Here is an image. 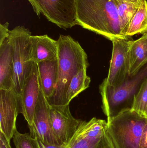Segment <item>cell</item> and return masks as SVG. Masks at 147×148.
I'll list each match as a JSON object with an SVG mask.
<instances>
[{"mask_svg":"<svg viewBox=\"0 0 147 148\" xmlns=\"http://www.w3.org/2000/svg\"><path fill=\"white\" fill-rule=\"evenodd\" d=\"M77 25L111 41L128 39L123 34L114 0H77Z\"/></svg>","mask_w":147,"mask_h":148,"instance_id":"cell-1","label":"cell"},{"mask_svg":"<svg viewBox=\"0 0 147 148\" xmlns=\"http://www.w3.org/2000/svg\"><path fill=\"white\" fill-rule=\"evenodd\" d=\"M58 41L57 83L53 94L47 100L51 106L67 104L66 94L71 80L80 70L89 66L87 54L77 41L70 36L60 35Z\"/></svg>","mask_w":147,"mask_h":148,"instance_id":"cell-2","label":"cell"},{"mask_svg":"<svg viewBox=\"0 0 147 148\" xmlns=\"http://www.w3.org/2000/svg\"><path fill=\"white\" fill-rule=\"evenodd\" d=\"M147 117L127 109L107 121V133L114 148H140Z\"/></svg>","mask_w":147,"mask_h":148,"instance_id":"cell-3","label":"cell"},{"mask_svg":"<svg viewBox=\"0 0 147 148\" xmlns=\"http://www.w3.org/2000/svg\"><path fill=\"white\" fill-rule=\"evenodd\" d=\"M147 77V65L136 75L128 77L125 82L116 87H110L104 80L99 86L102 96V108L107 121L116 116L125 110L131 109L128 103H133L134 97L143 81Z\"/></svg>","mask_w":147,"mask_h":148,"instance_id":"cell-4","label":"cell"},{"mask_svg":"<svg viewBox=\"0 0 147 148\" xmlns=\"http://www.w3.org/2000/svg\"><path fill=\"white\" fill-rule=\"evenodd\" d=\"M29 29L18 26L9 30L8 40L12 51L14 77L12 89L20 96L25 81L30 75L34 62Z\"/></svg>","mask_w":147,"mask_h":148,"instance_id":"cell-5","label":"cell"},{"mask_svg":"<svg viewBox=\"0 0 147 148\" xmlns=\"http://www.w3.org/2000/svg\"><path fill=\"white\" fill-rule=\"evenodd\" d=\"M65 148H114L107 133V121L96 117L82 121Z\"/></svg>","mask_w":147,"mask_h":148,"instance_id":"cell-6","label":"cell"},{"mask_svg":"<svg viewBox=\"0 0 147 148\" xmlns=\"http://www.w3.org/2000/svg\"><path fill=\"white\" fill-rule=\"evenodd\" d=\"M34 11L58 27L71 28L77 23V0H28Z\"/></svg>","mask_w":147,"mask_h":148,"instance_id":"cell-7","label":"cell"},{"mask_svg":"<svg viewBox=\"0 0 147 148\" xmlns=\"http://www.w3.org/2000/svg\"><path fill=\"white\" fill-rule=\"evenodd\" d=\"M130 39H116L112 41L113 49L106 84L116 87L123 83L128 77V52Z\"/></svg>","mask_w":147,"mask_h":148,"instance_id":"cell-8","label":"cell"},{"mask_svg":"<svg viewBox=\"0 0 147 148\" xmlns=\"http://www.w3.org/2000/svg\"><path fill=\"white\" fill-rule=\"evenodd\" d=\"M50 108V104L41 88L33 124L28 126L30 134L33 138H38L45 142L61 145L62 144L55 136L52 128Z\"/></svg>","mask_w":147,"mask_h":148,"instance_id":"cell-9","label":"cell"},{"mask_svg":"<svg viewBox=\"0 0 147 148\" xmlns=\"http://www.w3.org/2000/svg\"><path fill=\"white\" fill-rule=\"evenodd\" d=\"M50 117L54 133L62 144L68 143L82 121L76 119L72 115L70 104L50 105Z\"/></svg>","mask_w":147,"mask_h":148,"instance_id":"cell-10","label":"cell"},{"mask_svg":"<svg viewBox=\"0 0 147 148\" xmlns=\"http://www.w3.org/2000/svg\"><path fill=\"white\" fill-rule=\"evenodd\" d=\"M20 112L19 97L14 90H0V132L10 143Z\"/></svg>","mask_w":147,"mask_h":148,"instance_id":"cell-11","label":"cell"},{"mask_svg":"<svg viewBox=\"0 0 147 148\" xmlns=\"http://www.w3.org/2000/svg\"><path fill=\"white\" fill-rule=\"evenodd\" d=\"M40 89L37 64L34 62L32 71L25 81L19 96L20 113L24 116L28 126L33 124Z\"/></svg>","mask_w":147,"mask_h":148,"instance_id":"cell-12","label":"cell"},{"mask_svg":"<svg viewBox=\"0 0 147 148\" xmlns=\"http://www.w3.org/2000/svg\"><path fill=\"white\" fill-rule=\"evenodd\" d=\"M30 40L33 60L35 63L58 60V40H55L45 35L31 36Z\"/></svg>","mask_w":147,"mask_h":148,"instance_id":"cell-13","label":"cell"},{"mask_svg":"<svg viewBox=\"0 0 147 148\" xmlns=\"http://www.w3.org/2000/svg\"><path fill=\"white\" fill-rule=\"evenodd\" d=\"M147 64V33L131 40L128 52L129 77L136 75Z\"/></svg>","mask_w":147,"mask_h":148,"instance_id":"cell-14","label":"cell"},{"mask_svg":"<svg viewBox=\"0 0 147 148\" xmlns=\"http://www.w3.org/2000/svg\"><path fill=\"white\" fill-rule=\"evenodd\" d=\"M41 88L47 99L53 94L58 78V60L36 63Z\"/></svg>","mask_w":147,"mask_h":148,"instance_id":"cell-15","label":"cell"},{"mask_svg":"<svg viewBox=\"0 0 147 148\" xmlns=\"http://www.w3.org/2000/svg\"><path fill=\"white\" fill-rule=\"evenodd\" d=\"M13 77L12 48L7 38L0 44V90L12 89Z\"/></svg>","mask_w":147,"mask_h":148,"instance_id":"cell-16","label":"cell"},{"mask_svg":"<svg viewBox=\"0 0 147 148\" xmlns=\"http://www.w3.org/2000/svg\"><path fill=\"white\" fill-rule=\"evenodd\" d=\"M114 1L123 34L128 38L126 34L129 23L143 1L141 3L130 2L126 0H114Z\"/></svg>","mask_w":147,"mask_h":148,"instance_id":"cell-17","label":"cell"},{"mask_svg":"<svg viewBox=\"0 0 147 148\" xmlns=\"http://www.w3.org/2000/svg\"><path fill=\"white\" fill-rule=\"evenodd\" d=\"M87 69L83 68L80 70L71 80L66 94L67 104H70L72 99L89 87L91 78L87 75Z\"/></svg>","mask_w":147,"mask_h":148,"instance_id":"cell-18","label":"cell"},{"mask_svg":"<svg viewBox=\"0 0 147 148\" xmlns=\"http://www.w3.org/2000/svg\"><path fill=\"white\" fill-rule=\"evenodd\" d=\"M147 33V2L144 0L131 20L126 33L130 38L139 34Z\"/></svg>","mask_w":147,"mask_h":148,"instance_id":"cell-19","label":"cell"},{"mask_svg":"<svg viewBox=\"0 0 147 148\" xmlns=\"http://www.w3.org/2000/svg\"><path fill=\"white\" fill-rule=\"evenodd\" d=\"M147 104V77L142 82L134 97L131 109L143 115Z\"/></svg>","mask_w":147,"mask_h":148,"instance_id":"cell-20","label":"cell"},{"mask_svg":"<svg viewBox=\"0 0 147 148\" xmlns=\"http://www.w3.org/2000/svg\"><path fill=\"white\" fill-rule=\"evenodd\" d=\"M15 148H39L36 138L31 136L30 134H21L15 130L13 138Z\"/></svg>","mask_w":147,"mask_h":148,"instance_id":"cell-21","label":"cell"},{"mask_svg":"<svg viewBox=\"0 0 147 148\" xmlns=\"http://www.w3.org/2000/svg\"><path fill=\"white\" fill-rule=\"evenodd\" d=\"M8 23L0 24V44L8 38L9 30L8 29Z\"/></svg>","mask_w":147,"mask_h":148,"instance_id":"cell-22","label":"cell"},{"mask_svg":"<svg viewBox=\"0 0 147 148\" xmlns=\"http://www.w3.org/2000/svg\"><path fill=\"white\" fill-rule=\"evenodd\" d=\"M36 139L39 148H65L66 147V144H65L54 145L45 142L38 138Z\"/></svg>","mask_w":147,"mask_h":148,"instance_id":"cell-23","label":"cell"},{"mask_svg":"<svg viewBox=\"0 0 147 148\" xmlns=\"http://www.w3.org/2000/svg\"><path fill=\"white\" fill-rule=\"evenodd\" d=\"M140 148H147V122L143 130Z\"/></svg>","mask_w":147,"mask_h":148,"instance_id":"cell-24","label":"cell"},{"mask_svg":"<svg viewBox=\"0 0 147 148\" xmlns=\"http://www.w3.org/2000/svg\"><path fill=\"white\" fill-rule=\"evenodd\" d=\"M0 148H12L9 143L3 134L0 132Z\"/></svg>","mask_w":147,"mask_h":148,"instance_id":"cell-25","label":"cell"},{"mask_svg":"<svg viewBox=\"0 0 147 148\" xmlns=\"http://www.w3.org/2000/svg\"><path fill=\"white\" fill-rule=\"evenodd\" d=\"M126 1L132 3H141L144 0H126Z\"/></svg>","mask_w":147,"mask_h":148,"instance_id":"cell-26","label":"cell"},{"mask_svg":"<svg viewBox=\"0 0 147 148\" xmlns=\"http://www.w3.org/2000/svg\"><path fill=\"white\" fill-rule=\"evenodd\" d=\"M143 115L146 117H147V104L146 108H145V110H144V112H143Z\"/></svg>","mask_w":147,"mask_h":148,"instance_id":"cell-27","label":"cell"}]
</instances>
